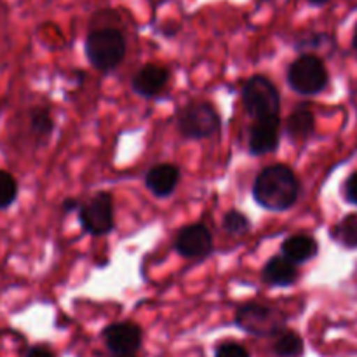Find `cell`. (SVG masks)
<instances>
[{"label": "cell", "instance_id": "cell-1", "mask_svg": "<svg viewBox=\"0 0 357 357\" xmlns=\"http://www.w3.org/2000/svg\"><path fill=\"white\" fill-rule=\"evenodd\" d=\"M300 183L295 173L284 164H274L261 171L253 185V197L271 211H286L296 202Z\"/></svg>", "mask_w": 357, "mask_h": 357}, {"label": "cell", "instance_id": "cell-2", "mask_svg": "<svg viewBox=\"0 0 357 357\" xmlns=\"http://www.w3.org/2000/svg\"><path fill=\"white\" fill-rule=\"evenodd\" d=\"M86 56L94 68L110 72L126 56V38L117 28H98L86 38Z\"/></svg>", "mask_w": 357, "mask_h": 357}, {"label": "cell", "instance_id": "cell-3", "mask_svg": "<svg viewBox=\"0 0 357 357\" xmlns=\"http://www.w3.org/2000/svg\"><path fill=\"white\" fill-rule=\"evenodd\" d=\"M243 103L248 114L258 121V119L279 117L281 100L274 84L264 75H255L244 84L243 87Z\"/></svg>", "mask_w": 357, "mask_h": 357}, {"label": "cell", "instance_id": "cell-4", "mask_svg": "<svg viewBox=\"0 0 357 357\" xmlns=\"http://www.w3.org/2000/svg\"><path fill=\"white\" fill-rule=\"evenodd\" d=\"M236 323L241 330L255 337H272L281 335L286 326V317L281 310L260 303H248L236 314Z\"/></svg>", "mask_w": 357, "mask_h": 357}, {"label": "cell", "instance_id": "cell-5", "mask_svg": "<svg viewBox=\"0 0 357 357\" xmlns=\"http://www.w3.org/2000/svg\"><path fill=\"white\" fill-rule=\"evenodd\" d=\"M288 82L291 89L303 96L321 93L328 84V72L323 59L314 54L300 56L289 66Z\"/></svg>", "mask_w": 357, "mask_h": 357}, {"label": "cell", "instance_id": "cell-6", "mask_svg": "<svg viewBox=\"0 0 357 357\" xmlns=\"http://www.w3.org/2000/svg\"><path fill=\"white\" fill-rule=\"evenodd\" d=\"M178 128L187 138H208L220 129V117L209 103H190L178 115Z\"/></svg>", "mask_w": 357, "mask_h": 357}, {"label": "cell", "instance_id": "cell-7", "mask_svg": "<svg viewBox=\"0 0 357 357\" xmlns=\"http://www.w3.org/2000/svg\"><path fill=\"white\" fill-rule=\"evenodd\" d=\"M80 223L93 236H103L114 229V202L112 195L100 192L80 209Z\"/></svg>", "mask_w": 357, "mask_h": 357}, {"label": "cell", "instance_id": "cell-8", "mask_svg": "<svg viewBox=\"0 0 357 357\" xmlns=\"http://www.w3.org/2000/svg\"><path fill=\"white\" fill-rule=\"evenodd\" d=\"M105 344L114 356L135 354L142 347V328L132 323L112 324L103 333Z\"/></svg>", "mask_w": 357, "mask_h": 357}, {"label": "cell", "instance_id": "cell-9", "mask_svg": "<svg viewBox=\"0 0 357 357\" xmlns=\"http://www.w3.org/2000/svg\"><path fill=\"white\" fill-rule=\"evenodd\" d=\"M174 248L185 258H201L211 253L213 237L204 225L185 227L178 232Z\"/></svg>", "mask_w": 357, "mask_h": 357}, {"label": "cell", "instance_id": "cell-10", "mask_svg": "<svg viewBox=\"0 0 357 357\" xmlns=\"http://www.w3.org/2000/svg\"><path fill=\"white\" fill-rule=\"evenodd\" d=\"M279 145V117L258 119L250 131V150L255 155L271 153Z\"/></svg>", "mask_w": 357, "mask_h": 357}, {"label": "cell", "instance_id": "cell-11", "mask_svg": "<svg viewBox=\"0 0 357 357\" xmlns=\"http://www.w3.org/2000/svg\"><path fill=\"white\" fill-rule=\"evenodd\" d=\"M169 72L160 65H145L132 79V89L142 96H153L167 84Z\"/></svg>", "mask_w": 357, "mask_h": 357}, {"label": "cell", "instance_id": "cell-12", "mask_svg": "<svg viewBox=\"0 0 357 357\" xmlns=\"http://www.w3.org/2000/svg\"><path fill=\"white\" fill-rule=\"evenodd\" d=\"M146 187L157 197H166L176 188L180 171L173 164H159L146 173Z\"/></svg>", "mask_w": 357, "mask_h": 357}, {"label": "cell", "instance_id": "cell-13", "mask_svg": "<svg viewBox=\"0 0 357 357\" xmlns=\"http://www.w3.org/2000/svg\"><path fill=\"white\" fill-rule=\"evenodd\" d=\"M261 275H264V281L272 286H291L298 278V271H296V265L286 257H274L265 265Z\"/></svg>", "mask_w": 357, "mask_h": 357}, {"label": "cell", "instance_id": "cell-14", "mask_svg": "<svg viewBox=\"0 0 357 357\" xmlns=\"http://www.w3.org/2000/svg\"><path fill=\"white\" fill-rule=\"evenodd\" d=\"M282 253L293 264H305L317 255V243L310 236H291L282 243Z\"/></svg>", "mask_w": 357, "mask_h": 357}, {"label": "cell", "instance_id": "cell-15", "mask_svg": "<svg viewBox=\"0 0 357 357\" xmlns=\"http://www.w3.org/2000/svg\"><path fill=\"white\" fill-rule=\"evenodd\" d=\"M286 131L293 139H307L314 131V114L307 105H300L295 108L291 115L288 117Z\"/></svg>", "mask_w": 357, "mask_h": 357}, {"label": "cell", "instance_id": "cell-16", "mask_svg": "<svg viewBox=\"0 0 357 357\" xmlns=\"http://www.w3.org/2000/svg\"><path fill=\"white\" fill-rule=\"evenodd\" d=\"M331 237L347 250H357V213L349 215L338 223L331 232Z\"/></svg>", "mask_w": 357, "mask_h": 357}, {"label": "cell", "instance_id": "cell-17", "mask_svg": "<svg viewBox=\"0 0 357 357\" xmlns=\"http://www.w3.org/2000/svg\"><path fill=\"white\" fill-rule=\"evenodd\" d=\"M278 357H300L303 354V340L295 331H282L274 344Z\"/></svg>", "mask_w": 357, "mask_h": 357}, {"label": "cell", "instance_id": "cell-18", "mask_svg": "<svg viewBox=\"0 0 357 357\" xmlns=\"http://www.w3.org/2000/svg\"><path fill=\"white\" fill-rule=\"evenodd\" d=\"M17 199V181L7 171L0 169V211L13 206Z\"/></svg>", "mask_w": 357, "mask_h": 357}, {"label": "cell", "instance_id": "cell-19", "mask_svg": "<svg viewBox=\"0 0 357 357\" xmlns=\"http://www.w3.org/2000/svg\"><path fill=\"white\" fill-rule=\"evenodd\" d=\"M30 128L37 138H47V136L52 132V129H54V122H52L51 115H49L47 110H44V108H37V110L31 112Z\"/></svg>", "mask_w": 357, "mask_h": 357}, {"label": "cell", "instance_id": "cell-20", "mask_svg": "<svg viewBox=\"0 0 357 357\" xmlns=\"http://www.w3.org/2000/svg\"><path fill=\"white\" fill-rule=\"evenodd\" d=\"M223 227L229 234L232 236H241V234L248 232L250 230V220L239 211H229L223 218Z\"/></svg>", "mask_w": 357, "mask_h": 357}, {"label": "cell", "instance_id": "cell-21", "mask_svg": "<svg viewBox=\"0 0 357 357\" xmlns=\"http://www.w3.org/2000/svg\"><path fill=\"white\" fill-rule=\"evenodd\" d=\"M215 357H250V354H248V351L243 345L227 342V344H222L216 349Z\"/></svg>", "mask_w": 357, "mask_h": 357}, {"label": "cell", "instance_id": "cell-22", "mask_svg": "<svg viewBox=\"0 0 357 357\" xmlns=\"http://www.w3.org/2000/svg\"><path fill=\"white\" fill-rule=\"evenodd\" d=\"M345 197H347V201L351 204L357 206V171L349 178L347 183H345Z\"/></svg>", "mask_w": 357, "mask_h": 357}, {"label": "cell", "instance_id": "cell-23", "mask_svg": "<svg viewBox=\"0 0 357 357\" xmlns=\"http://www.w3.org/2000/svg\"><path fill=\"white\" fill-rule=\"evenodd\" d=\"M26 357H56V356L52 354L47 347H44V345H35V347H31L30 351L26 352Z\"/></svg>", "mask_w": 357, "mask_h": 357}, {"label": "cell", "instance_id": "cell-24", "mask_svg": "<svg viewBox=\"0 0 357 357\" xmlns=\"http://www.w3.org/2000/svg\"><path fill=\"white\" fill-rule=\"evenodd\" d=\"M77 206H79V202H77L75 199H66V201L63 202V209H65V211H73Z\"/></svg>", "mask_w": 357, "mask_h": 357}, {"label": "cell", "instance_id": "cell-25", "mask_svg": "<svg viewBox=\"0 0 357 357\" xmlns=\"http://www.w3.org/2000/svg\"><path fill=\"white\" fill-rule=\"evenodd\" d=\"M307 2H309L310 6H317V7H319V6H326V3L330 2V0H307Z\"/></svg>", "mask_w": 357, "mask_h": 357}, {"label": "cell", "instance_id": "cell-26", "mask_svg": "<svg viewBox=\"0 0 357 357\" xmlns=\"http://www.w3.org/2000/svg\"><path fill=\"white\" fill-rule=\"evenodd\" d=\"M352 45H354V49L357 51V24H356V30H354V37H352Z\"/></svg>", "mask_w": 357, "mask_h": 357}, {"label": "cell", "instance_id": "cell-27", "mask_svg": "<svg viewBox=\"0 0 357 357\" xmlns=\"http://www.w3.org/2000/svg\"><path fill=\"white\" fill-rule=\"evenodd\" d=\"M115 357H136L135 354H122V356H115Z\"/></svg>", "mask_w": 357, "mask_h": 357}]
</instances>
